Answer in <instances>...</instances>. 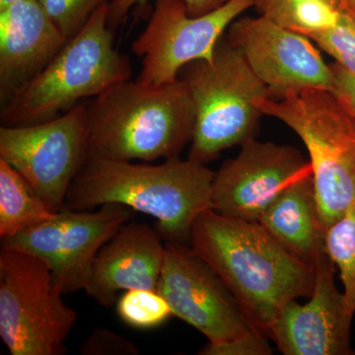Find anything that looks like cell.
Wrapping results in <instances>:
<instances>
[{
	"label": "cell",
	"mask_w": 355,
	"mask_h": 355,
	"mask_svg": "<svg viewBox=\"0 0 355 355\" xmlns=\"http://www.w3.org/2000/svg\"><path fill=\"white\" fill-rule=\"evenodd\" d=\"M190 247L223 280L248 321L268 336L289 301L310 297L316 270L289 253L260 222L202 212L191 228Z\"/></svg>",
	"instance_id": "obj_1"
},
{
	"label": "cell",
	"mask_w": 355,
	"mask_h": 355,
	"mask_svg": "<svg viewBox=\"0 0 355 355\" xmlns=\"http://www.w3.org/2000/svg\"><path fill=\"white\" fill-rule=\"evenodd\" d=\"M214 173L189 158L166 159L158 165L87 159L70 184L64 209L120 203L157 219L166 243L190 245L193 223L212 209Z\"/></svg>",
	"instance_id": "obj_2"
},
{
	"label": "cell",
	"mask_w": 355,
	"mask_h": 355,
	"mask_svg": "<svg viewBox=\"0 0 355 355\" xmlns=\"http://www.w3.org/2000/svg\"><path fill=\"white\" fill-rule=\"evenodd\" d=\"M195 123V103L183 79L159 87L128 79L86 106L87 159L179 157L191 144Z\"/></svg>",
	"instance_id": "obj_3"
},
{
	"label": "cell",
	"mask_w": 355,
	"mask_h": 355,
	"mask_svg": "<svg viewBox=\"0 0 355 355\" xmlns=\"http://www.w3.org/2000/svg\"><path fill=\"white\" fill-rule=\"evenodd\" d=\"M108 7L109 1L102 4L50 64L2 105L4 125L22 127L53 120L80 100L97 97L130 79L132 64L114 49Z\"/></svg>",
	"instance_id": "obj_4"
},
{
	"label": "cell",
	"mask_w": 355,
	"mask_h": 355,
	"mask_svg": "<svg viewBox=\"0 0 355 355\" xmlns=\"http://www.w3.org/2000/svg\"><path fill=\"white\" fill-rule=\"evenodd\" d=\"M266 116L286 123L308 154L324 232L355 207V114L329 90L308 89L259 100Z\"/></svg>",
	"instance_id": "obj_5"
},
{
	"label": "cell",
	"mask_w": 355,
	"mask_h": 355,
	"mask_svg": "<svg viewBox=\"0 0 355 355\" xmlns=\"http://www.w3.org/2000/svg\"><path fill=\"white\" fill-rule=\"evenodd\" d=\"M179 78L188 84L196 107L189 159L207 164L254 139L263 114L258 102L270 93L227 39L219 40L211 60L187 64Z\"/></svg>",
	"instance_id": "obj_6"
},
{
	"label": "cell",
	"mask_w": 355,
	"mask_h": 355,
	"mask_svg": "<svg viewBox=\"0 0 355 355\" xmlns=\"http://www.w3.org/2000/svg\"><path fill=\"white\" fill-rule=\"evenodd\" d=\"M48 263L34 254L1 248L0 338L12 355H64L77 321L65 305Z\"/></svg>",
	"instance_id": "obj_7"
},
{
	"label": "cell",
	"mask_w": 355,
	"mask_h": 355,
	"mask_svg": "<svg viewBox=\"0 0 355 355\" xmlns=\"http://www.w3.org/2000/svg\"><path fill=\"white\" fill-rule=\"evenodd\" d=\"M257 0H229L211 12L191 16L183 0H156L146 29L132 43L142 58L137 83L148 87L173 83L197 60H209L222 35Z\"/></svg>",
	"instance_id": "obj_8"
},
{
	"label": "cell",
	"mask_w": 355,
	"mask_h": 355,
	"mask_svg": "<svg viewBox=\"0 0 355 355\" xmlns=\"http://www.w3.org/2000/svg\"><path fill=\"white\" fill-rule=\"evenodd\" d=\"M0 159L25 178L53 211L64 209L74 178L87 159L86 106L53 120L0 128Z\"/></svg>",
	"instance_id": "obj_9"
},
{
	"label": "cell",
	"mask_w": 355,
	"mask_h": 355,
	"mask_svg": "<svg viewBox=\"0 0 355 355\" xmlns=\"http://www.w3.org/2000/svg\"><path fill=\"white\" fill-rule=\"evenodd\" d=\"M135 212L120 203H106L93 210L64 209L48 220L1 238V248L39 257L48 263L53 282L64 295L74 293L85 287L101 248L132 220Z\"/></svg>",
	"instance_id": "obj_10"
},
{
	"label": "cell",
	"mask_w": 355,
	"mask_h": 355,
	"mask_svg": "<svg viewBox=\"0 0 355 355\" xmlns=\"http://www.w3.org/2000/svg\"><path fill=\"white\" fill-rule=\"evenodd\" d=\"M229 43L241 51L254 73L265 84L270 99L291 92L333 90L330 64L308 37L260 15L238 17L228 28Z\"/></svg>",
	"instance_id": "obj_11"
},
{
	"label": "cell",
	"mask_w": 355,
	"mask_h": 355,
	"mask_svg": "<svg viewBox=\"0 0 355 355\" xmlns=\"http://www.w3.org/2000/svg\"><path fill=\"white\" fill-rule=\"evenodd\" d=\"M157 291L174 316L209 343L227 342L254 329L216 270L188 245L166 243Z\"/></svg>",
	"instance_id": "obj_12"
},
{
	"label": "cell",
	"mask_w": 355,
	"mask_h": 355,
	"mask_svg": "<svg viewBox=\"0 0 355 355\" xmlns=\"http://www.w3.org/2000/svg\"><path fill=\"white\" fill-rule=\"evenodd\" d=\"M312 171L291 146L248 140L235 158L214 173L212 209L222 216L258 221L292 183Z\"/></svg>",
	"instance_id": "obj_13"
},
{
	"label": "cell",
	"mask_w": 355,
	"mask_h": 355,
	"mask_svg": "<svg viewBox=\"0 0 355 355\" xmlns=\"http://www.w3.org/2000/svg\"><path fill=\"white\" fill-rule=\"evenodd\" d=\"M336 266L324 254L315 263L316 277L310 299L284 306L268 336L284 355L354 354L350 342L354 315L335 284Z\"/></svg>",
	"instance_id": "obj_14"
},
{
	"label": "cell",
	"mask_w": 355,
	"mask_h": 355,
	"mask_svg": "<svg viewBox=\"0 0 355 355\" xmlns=\"http://www.w3.org/2000/svg\"><path fill=\"white\" fill-rule=\"evenodd\" d=\"M158 230L146 223L123 224L96 256L84 291L104 307L116 302L120 291H157L166 245Z\"/></svg>",
	"instance_id": "obj_15"
},
{
	"label": "cell",
	"mask_w": 355,
	"mask_h": 355,
	"mask_svg": "<svg viewBox=\"0 0 355 355\" xmlns=\"http://www.w3.org/2000/svg\"><path fill=\"white\" fill-rule=\"evenodd\" d=\"M67 42L38 0L0 9L2 105L50 64Z\"/></svg>",
	"instance_id": "obj_16"
},
{
	"label": "cell",
	"mask_w": 355,
	"mask_h": 355,
	"mask_svg": "<svg viewBox=\"0 0 355 355\" xmlns=\"http://www.w3.org/2000/svg\"><path fill=\"white\" fill-rule=\"evenodd\" d=\"M259 222L289 253L308 265L315 266L327 254L312 171L292 183Z\"/></svg>",
	"instance_id": "obj_17"
},
{
	"label": "cell",
	"mask_w": 355,
	"mask_h": 355,
	"mask_svg": "<svg viewBox=\"0 0 355 355\" xmlns=\"http://www.w3.org/2000/svg\"><path fill=\"white\" fill-rule=\"evenodd\" d=\"M55 214L17 170L0 159V237L17 234Z\"/></svg>",
	"instance_id": "obj_18"
},
{
	"label": "cell",
	"mask_w": 355,
	"mask_h": 355,
	"mask_svg": "<svg viewBox=\"0 0 355 355\" xmlns=\"http://www.w3.org/2000/svg\"><path fill=\"white\" fill-rule=\"evenodd\" d=\"M326 253L340 272L347 309L355 313V207L336 221L324 235Z\"/></svg>",
	"instance_id": "obj_19"
},
{
	"label": "cell",
	"mask_w": 355,
	"mask_h": 355,
	"mask_svg": "<svg viewBox=\"0 0 355 355\" xmlns=\"http://www.w3.org/2000/svg\"><path fill=\"white\" fill-rule=\"evenodd\" d=\"M116 310L123 323L137 330L158 328L174 316L168 301L153 289L125 291L116 300Z\"/></svg>",
	"instance_id": "obj_20"
},
{
	"label": "cell",
	"mask_w": 355,
	"mask_h": 355,
	"mask_svg": "<svg viewBox=\"0 0 355 355\" xmlns=\"http://www.w3.org/2000/svg\"><path fill=\"white\" fill-rule=\"evenodd\" d=\"M340 11L326 0H291L272 20L307 36L335 26Z\"/></svg>",
	"instance_id": "obj_21"
},
{
	"label": "cell",
	"mask_w": 355,
	"mask_h": 355,
	"mask_svg": "<svg viewBox=\"0 0 355 355\" xmlns=\"http://www.w3.org/2000/svg\"><path fill=\"white\" fill-rule=\"evenodd\" d=\"M320 50L336 60V64L355 76V16L342 9L333 27L307 35Z\"/></svg>",
	"instance_id": "obj_22"
},
{
	"label": "cell",
	"mask_w": 355,
	"mask_h": 355,
	"mask_svg": "<svg viewBox=\"0 0 355 355\" xmlns=\"http://www.w3.org/2000/svg\"><path fill=\"white\" fill-rule=\"evenodd\" d=\"M109 0H38L40 6L69 41L81 31L93 13Z\"/></svg>",
	"instance_id": "obj_23"
},
{
	"label": "cell",
	"mask_w": 355,
	"mask_h": 355,
	"mask_svg": "<svg viewBox=\"0 0 355 355\" xmlns=\"http://www.w3.org/2000/svg\"><path fill=\"white\" fill-rule=\"evenodd\" d=\"M263 331L251 329L243 335L222 343H207L200 355H270L273 349Z\"/></svg>",
	"instance_id": "obj_24"
},
{
	"label": "cell",
	"mask_w": 355,
	"mask_h": 355,
	"mask_svg": "<svg viewBox=\"0 0 355 355\" xmlns=\"http://www.w3.org/2000/svg\"><path fill=\"white\" fill-rule=\"evenodd\" d=\"M83 355H137L139 350L127 338L109 329L97 328L80 345Z\"/></svg>",
	"instance_id": "obj_25"
},
{
	"label": "cell",
	"mask_w": 355,
	"mask_h": 355,
	"mask_svg": "<svg viewBox=\"0 0 355 355\" xmlns=\"http://www.w3.org/2000/svg\"><path fill=\"white\" fill-rule=\"evenodd\" d=\"M148 0H110L108 7V25L111 29L123 22L130 9L135 6H144ZM191 16H202L216 10L229 0H183Z\"/></svg>",
	"instance_id": "obj_26"
},
{
	"label": "cell",
	"mask_w": 355,
	"mask_h": 355,
	"mask_svg": "<svg viewBox=\"0 0 355 355\" xmlns=\"http://www.w3.org/2000/svg\"><path fill=\"white\" fill-rule=\"evenodd\" d=\"M330 67L334 77L331 92L335 93L355 114V76L336 62L330 64Z\"/></svg>",
	"instance_id": "obj_27"
},
{
	"label": "cell",
	"mask_w": 355,
	"mask_h": 355,
	"mask_svg": "<svg viewBox=\"0 0 355 355\" xmlns=\"http://www.w3.org/2000/svg\"><path fill=\"white\" fill-rule=\"evenodd\" d=\"M291 1V0H257L254 7L260 15L266 16V17L272 19L280 9L284 8ZM326 1L335 6L336 8L342 10L343 0H326Z\"/></svg>",
	"instance_id": "obj_28"
},
{
	"label": "cell",
	"mask_w": 355,
	"mask_h": 355,
	"mask_svg": "<svg viewBox=\"0 0 355 355\" xmlns=\"http://www.w3.org/2000/svg\"><path fill=\"white\" fill-rule=\"evenodd\" d=\"M343 9L355 16V0H343Z\"/></svg>",
	"instance_id": "obj_29"
},
{
	"label": "cell",
	"mask_w": 355,
	"mask_h": 355,
	"mask_svg": "<svg viewBox=\"0 0 355 355\" xmlns=\"http://www.w3.org/2000/svg\"><path fill=\"white\" fill-rule=\"evenodd\" d=\"M25 1V0H0V9L11 6V4L17 3V2Z\"/></svg>",
	"instance_id": "obj_30"
}]
</instances>
